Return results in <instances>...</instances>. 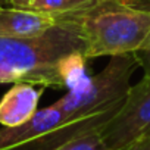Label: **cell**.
Listing matches in <instances>:
<instances>
[{"label": "cell", "mask_w": 150, "mask_h": 150, "mask_svg": "<svg viewBox=\"0 0 150 150\" xmlns=\"http://www.w3.org/2000/svg\"><path fill=\"white\" fill-rule=\"evenodd\" d=\"M150 129V78L131 86L121 110L100 128L99 134L109 150H121Z\"/></svg>", "instance_id": "cell-4"}, {"label": "cell", "mask_w": 150, "mask_h": 150, "mask_svg": "<svg viewBox=\"0 0 150 150\" xmlns=\"http://www.w3.org/2000/svg\"><path fill=\"white\" fill-rule=\"evenodd\" d=\"M56 25V18L52 13L3 6L0 8V37L25 38L35 37Z\"/></svg>", "instance_id": "cell-6"}, {"label": "cell", "mask_w": 150, "mask_h": 150, "mask_svg": "<svg viewBox=\"0 0 150 150\" xmlns=\"http://www.w3.org/2000/svg\"><path fill=\"white\" fill-rule=\"evenodd\" d=\"M54 150H109V149L103 143L99 131H94L87 135L71 140V141L56 147Z\"/></svg>", "instance_id": "cell-9"}, {"label": "cell", "mask_w": 150, "mask_h": 150, "mask_svg": "<svg viewBox=\"0 0 150 150\" xmlns=\"http://www.w3.org/2000/svg\"><path fill=\"white\" fill-rule=\"evenodd\" d=\"M43 88L37 90L27 83L13 84L0 99V125L18 127L27 122L38 110Z\"/></svg>", "instance_id": "cell-7"}, {"label": "cell", "mask_w": 150, "mask_h": 150, "mask_svg": "<svg viewBox=\"0 0 150 150\" xmlns=\"http://www.w3.org/2000/svg\"><path fill=\"white\" fill-rule=\"evenodd\" d=\"M138 66L135 53L110 56L103 71L84 78L66 96L53 103L62 112L63 124L125 100L131 88L129 80Z\"/></svg>", "instance_id": "cell-3"}, {"label": "cell", "mask_w": 150, "mask_h": 150, "mask_svg": "<svg viewBox=\"0 0 150 150\" xmlns=\"http://www.w3.org/2000/svg\"><path fill=\"white\" fill-rule=\"evenodd\" d=\"M121 150H150V135L141 137L137 141H134L132 144H129Z\"/></svg>", "instance_id": "cell-12"}, {"label": "cell", "mask_w": 150, "mask_h": 150, "mask_svg": "<svg viewBox=\"0 0 150 150\" xmlns=\"http://www.w3.org/2000/svg\"><path fill=\"white\" fill-rule=\"evenodd\" d=\"M135 57H137L141 69L144 71V77L150 78V34H149L146 43L143 44V47L135 52Z\"/></svg>", "instance_id": "cell-10"}, {"label": "cell", "mask_w": 150, "mask_h": 150, "mask_svg": "<svg viewBox=\"0 0 150 150\" xmlns=\"http://www.w3.org/2000/svg\"><path fill=\"white\" fill-rule=\"evenodd\" d=\"M146 135H150V129H149V131L146 132ZM146 135H144V137H146Z\"/></svg>", "instance_id": "cell-14"}, {"label": "cell", "mask_w": 150, "mask_h": 150, "mask_svg": "<svg viewBox=\"0 0 150 150\" xmlns=\"http://www.w3.org/2000/svg\"><path fill=\"white\" fill-rule=\"evenodd\" d=\"M62 124V112L54 105H50L37 110L33 118L18 127H3L0 129V150H16L49 134Z\"/></svg>", "instance_id": "cell-5"}, {"label": "cell", "mask_w": 150, "mask_h": 150, "mask_svg": "<svg viewBox=\"0 0 150 150\" xmlns=\"http://www.w3.org/2000/svg\"><path fill=\"white\" fill-rule=\"evenodd\" d=\"M54 18L56 24L69 27L80 35L87 60L135 53L150 34V12L132 9L116 0H91Z\"/></svg>", "instance_id": "cell-2"}, {"label": "cell", "mask_w": 150, "mask_h": 150, "mask_svg": "<svg viewBox=\"0 0 150 150\" xmlns=\"http://www.w3.org/2000/svg\"><path fill=\"white\" fill-rule=\"evenodd\" d=\"M3 6H11V0H0V8Z\"/></svg>", "instance_id": "cell-13"}, {"label": "cell", "mask_w": 150, "mask_h": 150, "mask_svg": "<svg viewBox=\"0 0 150 150\" xmlns=\"http://www.w3.org/2000/svg\"><path fill=\"white\" fill-rule=\"evenodd\" d=\"M91 0H11V6L57 15L80 8Z\"/></svg>", "instance_id": "cell-8"}, {"label": "cell", "mask_w": 150, "mask_h": 150, "mask_svg": "<svg viewBox=\"0 0 150 150\" xmlns=\"http://www.w3.org/2000/svg\"><path fill=\"white\" fill-rule=\"evenodd\" d=\"M86 62L84 41L62 24L35 37H0V84L71 90L86 78Z\"/></svg>", "instance_id": "cell-1"}, {"label": "cell", "mask_w": 150, "mask_h": 150, "mask_svg": "<svg viewBox=\"0 0 150 150\" xmlns=\"http://www.w3.org/2000/svg\"><path fill=\"white\" fill-rule=\"evenodd\" d=\"M116 2L127 5L132 9H137V11L150 12V0H116Z\"/></svg>", "instance_id": "cell-11"}]
</instances>
